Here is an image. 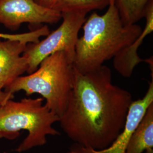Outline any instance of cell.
I'll list each match as a JSON object with an SVG mask.
<instances>
[{
    "label": "cell",
    "mask_w": 153,
    "mask_h": 153,
    "mask_svg": "<svg viewBox=\"0 0 153 153\" xmlns=\"http://www.w3.org/2000/svg\"><path fill=\"white\" fill-rule=\"evenodd\" d=\"M132 101L131 93L112 83L108 66L84 73L74 69L71 94L59 122L73 143L102 150L124 128Z\"/></svg>",
    "instance_id": "6da1fadb"
},
{
    "label": "cell",
    "mask_w": 153,
    "mask_h": 153,
    "mask_svg": "<svg viewBox=\"0 0 153 153\" xmlns=\"http://www.w3.org/2000/svg\"><path fill=\"white\" fill-rule=\"evenodd\" d=\"M82 27L83 33L76 42L73 66L83 73L94 71L113 59L131 44L143 30L137 24L123 23L115 0H110L104 14L93 12Z\"/></svg>",
    "instance_id": "7a4b0ae2"
},
{
    "label": "cell",
    "mask_w": 153,
    "mask_h": 153,
    "mask_svg": "<svg viewBox=\"0 0 153 153\" xmlns=\"http://www.w3.org/2000/svg\"><path fill=\"white\" fill-rule=\"evenodd\" d=\"M74 78L73 61L60 51L44 59L32 73L18 77L5 91L14 94L23 91L27 96L40 94L48 108L60 118L66 108Z\"/></svg>",
    "instance_id": "3957f363"
},
{
    "label": "cell",
    "mask_w": 153,
    "mask_h": 153,
    "mask_svg": "<svg viewBox=\"0 0 153 153\" xmlns=\"http://www.w3.org/2000/svg\"><path fill=\"white\" fill-rule=\"evenodd\" d=\"M44 99L23 98L20 101L8 100L0 104V138L14 140L21 131L28 135L16 151L21 153L47 143V136L60 135L52 126L60 117L49 110Z\"/></svg>",
    "instance_id": "277c9868"
},
{
    "label": "cell",
    "mask_w": 153,
    "mask_h": 153,
    "mask_svg": "<svg viewBox=\"0 0 153 153\" xmlns=\"http://www.w3.org/2000/svg\"><path fill=\"white\" fill-rule=\"evenodd\" d=\"M86 14L78 12L61 13L62 21L59 27L43 40L27 44L23 56L27 61L28 74L35 71L44 59L57 52H65L73 63L78 33Z\"/></svg>",
    "instance_id": "5b68a950"
},
{
    "label": "cell",
    "mask_w": 153,
    "mask_h": 153,
    "mask_svg": "<svg viewBox=\"0 0 153 153\" xmlns=\"http://www.w3.org/2000/svg\"><path fill=\"white\" fill-rule=\"evenodd\" d=\"M61 18L60 12L44 7L34 0H0V23L11 30L25 23L35 26L56 23Z\"/></svg>",
    "instance_id": "8992f818"
},
{
    "label": "cell",
    "mask_w": 153,
    "mask_h": 153,
    "mask_svg": "<svg viewBox=\"0 0 153 153\" xmlns=\"http://www.w3.org/2000/svg\"><path fill=\"white\" fill-rule=\"evenodd\" d=\"M153 103V78H152L144 97L131 102L126 116L124 128L109 146L97 150L73 143L69 147L68 153H126L131 134L142 120L149 107Z\"/></svg>",
    "instance_id": "52a82bcc"
},
{
    "label": "cell",
    "mask_w": 153,
    "mask_h": 153,
    "mask_svg": "<svg viewBox=\"0 0 153 153\" xmlns=\"http://www.w3.org/2000/svg\"><path fill=\"white\" fill-rule=\"evenodd\" d=\"M0 38V89L5 88L27 71V61L23 56L27 43Z\"/></svg>",
    "instance_id": "ba28073f"
},
{
    "label": "cell",
    "mask_w": 153,
    "mask_h": 153,
    "mask_svg": "<svg viewBox=\"0 0 153 153\" xmlns=\"http://www.w3.org/2000/svg\"><path fill=\"white\" fill-rule=\"evenodd\" d=\"M144 18L146 19V25L142 33L131 44L122 49L113 58L114 69L124 77L131 76L134 68L142 62H147L150 68L153 67V57L142 59L138 55L137 51L145 38L153 31V0L148 4Z\"/></svg>",
    "instance_id": "9c48e42d"
},
{
    "label": "cell",
    "mask_w": 153,
    "mask_h": 153,
    "mask_svg": "<svg viewBox=\"0 0 153 153\" xmlns=\"http://www.w3.org/2000/svg\"><path fill=\"white\" fill-rule=\"evenodd\" d=\"M153 149V103L130 137L126 153H142Z\"/></svg>",
    "instance_id": "30bf717a"
},
{
    "label": "cell",
    "mask_w": 153,
    "mask_h": 153,
    "mask_svg": "<svg viewBox=\"0 0 153 153\" xmlns=\"http://www.w3.org/2000/svg\"><path fill=\"white\" fill-rule=\"evenodd\" d=\"M152 0H115V4L123 23L136 24L144 18L148 4Z\"/></svg>",
    "instance_id": "8fae6325"
},
{
    "label": "cell",
    "mask_w": 153,
    "mask_h": 153,
    "mask_svg": "<svg viewBox=\"0 0 153 153\" xmlns=\"http://www.w3.org/2000/svg\"><path fill=\"white\" fill-rule=\"evenodd\" d=\"M110 0H57L54 10L64 13H85L102 10L109 5Z\"/></svg>",
    "instance_id": "7c38bea8"
},
{
    "label": "cell",
    "mask_w": 153,
    "mask_h": 153,
    "mask_svg": "<svg viewBox=\"0 0 153 153\" xmlns=\"http://www.w3.org/2000/svg\"><path fill=\"white\" fill-rule=\"evenodd\" d=\"M50 33L48 26L44 25L30 32L18 34H8L0 33V38L18 40L26 43H36L40 38L46 36Z\"/></svg>",
    "instance_id": "4fadbf2b"
},
{
    "label": "cell",
    "mask_w": 153,
    "mask_h": 153,
    "mask_svg": "<svg viewBox=\"0 0 153 153\" xmlns=\"http://www.w3.org/2000/svg\"><path fill=\"white\" fill-rule=\"evenodd\" d=\"M37 4L44 7L53 9L57 0H34Z\"/></svg>",
    "instance_id": "5bb4252c"
},
{
    "label": "cell",
    "mask_w": 153,
    "mask_h": 153,
    "mask_svg": "<svg viewBox=\"0 0 153 153\" xmlns=\"http://www.w3.org/2000/svg\"><path fill=\"white\" fill-rule=\"evenodd\" d=\"M14 98V94L7 93L5 91L0 89V104H3L8 100L12 99Z\"/></svg>",
    "instance_id": "9a60e30c"
},
{
    "label": "cell",
    "mask_w": 153,
    "mask_h": 153,
    "mask_svg": "<svg viewBox=\"0 0 153 153\" xmlns=\"http://www.w3.org/2000/svg\"><path fill=\"white\" fill-rule=\"evenodd\" d=\"M145 152V153H153V149H148Z\"/></svg>",
    "instance_id": "2e32d148"
}]
</instances>
